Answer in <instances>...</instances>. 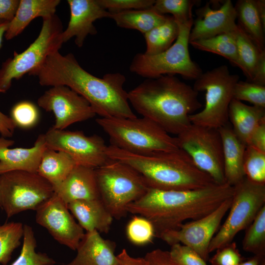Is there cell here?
I'll return each instance as SVG.
<instances>
[{
  "instance_id": "f1b7e54d",
  "label": "cell",
  "mask_w": 265,
  "mask_h": 265,
  "mask_svg": "<svg viewBox=\"0 0 265 265\" xmlns=\"http://www.w3.org/2000/svg\"><path fill=\"white\" fill-rule=\"evenodd\" d=\"M234 32L238 54V67L251 82L262 56L265 51H261L254 42L237 24Z\"/></svg>"
},
{
  "instance_id": "bcb514c9",
  "label": "cell",
  "mask_w": 265,
  "mask_h": 265,
  "mask_svg": "<svg viewBox=\"0 0 265 265\" xmlns=\"http://www.w3.org/2000/svg\"><path fill=\"white\" fill-rule=\"evenodd\" d=\"M0 93H4L0 90ZM16 126L12 119L0 111V133L4 137L13 136Z\"/></svg>"
},
{
  "instance_id": "44dd1931",
  "label": "cell",
  "mask_w": 265,
  "mask_h": 265,
  "mask_svg": "<svg viewBox=\"0 0 265 265\" xmlns=\"http://www.w3.org/2000/svg\"><path fill=\"white\" fill-rule=\"evenodd\" d=\"M55 193L67 204L76 200L100 199L95 169L76 165Z\"/></svg>"
},
{
  "instance_id": "74e56055",
  "label": "cell",
  "mask_w": 265,
  "mask_h": 265,
  "mask_svg": "<svg viewBox=\"0 0 265 265\" xmlns=\"http://www.w3.org/2000/svg\"><path fill=\"white\" fill-rule=\"evenodd\" d=\"M233 99L265 108V86L239 80L234 89Z\"/></svg>"
},
{
  "instance_id": "681fc988",
  "label": "cell",
  "mask_w": 265,
  "mask_h": 265,
  "mask_svg": "<svg viewBox=\"0 0 265 265\" xmlns=\"http://www.w3.org/2000/svg\"><path fill=\"white\" fill-rule=\"evenodd\" d=\"M257 9L262 25L265 27V0H255Z\"/></svg>"
},
{
  "instance_id": "8d00e7d4",
  "label": "cell",
  "mask_w": 265,
  "mask_h": 265,
  "mask_svg": "<svg viewBox=\"0 0 265 265\" xmlns=\"http://www.w3.org/2000/svg\"><path fill=\"white\" fill-rule=\"evenodd\" d=\"M126 234L128 239L137 245L148 244L156 236L152 223L146 218L138 215H135L128 222Z\"/></svg>"
},
{
  "instance_id": "816d5d0a",
  "label": "cell",
  "mask_w": 265,
  "mask_h": 265,
  "mask_svg": "<svg viewBox=\"0 0 265 265\" xmlns=\"http://www.w3.org/2000/svg\"><path fill=\"white\" fill-rule=\"evenodd\" d=\"M9 22L0 21V49L2 46L3 37L7 29Z\"/></svg>"
},
{
  "instance_id": "3957f363",
  "label": "cell",
  "mask_w": 265,
  "mask_h": 265,
  "mask_svg": "<svg viewBox=\"0 0 265 265\" xmlns=\"http://www.w3.org/2000/svg\"><path fill=\"white\" fill-rule=\"evenodd\" d=\"M198 93L175 76L164 75L146 79L128 92V98L142 117L178 135L191 124L189 115L202 106Z\"/></svg>"
},
{
  "instance_id": "f5cc1de1",
  "label": "cell",
  "mask_w": 265,
  "mask_h": 265,
  "mask_svg": "<svg viewBox=\"0 0 265 265\" xmlns=\"http://www.w3.org/2000/svg\"><path fill=\"white\" fill-rule=\"evenodd\" d=\"M261 265H265V261L263 262Z\"/></svg>"
},
{
  "instance_id": "60d3db41",
  "label": "cell",
  "mask_w": 265,
  "mask_h": 265,
  "mask_svg": "<svg viewBox=\"0 0 265 265\" xmlns=\"http://www.w3.org/2000/svg\"><path fill=\"white\" fill-rule=\"evenodd\" d=\"M215 251V254L209 260L211 265H238L244 260L235 242L232 241Z\"/></svg>"
},
{
  "instance_id": "7402d4cb",
  "label": "cell",
  "mask_w": 265,
  "mask_h": 265,
  "mask_svg": "<svg viewBox=\"0 0 265 265\" xmlns=\"http://www.w3.org/2000/svg\"><path fill=\"white\" fill-rule=\"evenodd\" d=\"M218 130L222 143L226 182L234 186L245 178L243 165L246 145L237 137L228 124Z\"/></svg>"
},
{
  "instance_id": "f6af8a7d",
  "label": "cell",
  "mask_w": 265,
  "mask_h": 265,
  "mask_svg": "<svg viewBox=\"0 0 265 265\" xmlns=\"http://www.w3.org/2000/svg\"><path fill=\"white\" fill-rule=\"evenodd\" d=\"M20 0H0V21L10 22L14 18Z\"/></svg>"
},
{
  "instance_id": "d6a6232c",
  "label": "cell",
  "mask_w": 265,
  "mask_h": 265,
  "mask_svg": "<svg viewBox=\"0 0 265 265\" xmlns=\"http://www.w3.org/2000/svg\"><path fill=\"white\" fill-rule=\"evenodd\" d=\"M242 248L254 255H265V205L246 229Z\"/></svg>"
},
{
  "instance_id": "d6986e66",
  "label": "cell",
  "mask_w": 265,
  "mask_h": 265,
  "mask_svg": "<svg viewBox=\"0 0 265 265\" xmlns=\"http://www.w3.org/2000/svg\"><path fill=\"white\" fill-rule=\"evenodd\" d=\"M14 144L13 140L0 137V175L15 170L37 173L42 154L47 148L44 134L39 135L31 148H9Z\"/></svg>"
},
{
  "instance_id": "c3c4849f",
  "label": "cell",
  "mask_w": 265,
  "mask_h": 265,
  "mask_svg": "<svg viewBox=\"0 0 265 265\" xmlns=\"http://www.w3.org/2000/svg\"><path fill=\"white\" fill-rule=\"evenodd\" d=\"M251 82L265 86V53L262 56Z\"/></svg>"
},
{
  "instance_id": "277c9868",
  "label": "cell",
  "mask_w": 265,
  "mask_h": 265,
  "mask_svg": "<svg viewBox=\"0 0 265 265\" xmlns=\"http://www.w3.org/2000/svg\"><path fill=\"white\" fill-rule=\"evenodd\" d=\"M108 157L123 162L137 171L149 188L160 190H189L216 184L199 170L189 156L179 148L140 154L130 153L110 145Z\"/></svg>"
},
{
  "instance_id": "ac0fdd59",
  "label": "cell",
  "mask_w": 265,
  "mask_h": 265,
  "mask_svg": "<svg viewBox=\"0 0 265 265\" xmlns=\"http://www.w3.org/2000/svg\"><path fill=\"white\" fill-rule=\"evenodd\" d=\"M189 34V42L218 34L232 33L237 29V14L234 5L226 0L218 9H212L209 2L196 11Z\"/></svg>"
},
{
  "instance_id": "f907efd6",
  "label": "cell",
  "mask_w": 265,
  "mask_h": 265,
  "mask_svg": "<svg viewBox=\"0 0 265 265\" xmlns=\"http://www.w3.org/2000/svg\"><path fill=\"white\" fill-rule=\"evenodd\" d=\"M265 255H254L247 261H243L238 265H261L262 263L265 261Z\"/></svg>"
},
{
  "instance_id": "8fae6325",
  "label": "cell",
  "mask_w": 265,
  "mask_h": 265,
  "mask_svg": "<svg viewBox=\"0 0 265 265\" xmlns=\"http://www.w3.org/2000/svg\"><path fill=\"white\" fill-rule=\"evenodd\" d=\"M265 205V185L253 183L245 177L234 186L229 212L210 242L211 253L233 241L238 233L246 229Z\"/></svg>"
},
{
  "instance_id": "8992f818",
  "label": "cell",
  "mask_w": 265,
  "mask_h": 265,
  "mask_svg": "<svg viewBox=\"0 0 265 265\" xmlns=\"http://www.w3.org/2000/svg\"><path fill=\"white\" fill-rule=\"evenodd\" d=\"M95 170L100 199L113 218L125 216L128 205L149 188L142 176L123 162L110 159Z\"/></svg>"
},
{
  "instance_id": "e0dca14e",
  "label": "cell",
  "mask_w": 265,
  "mask_h": 265,
  "mask_svg": "<svg viewBox=\"0 0 265 265\" xmlns=\"http://www.w3.org/2000/svg\"><path fill=\"white\" fill-rule=\"evenodd\" d=\"M70 18L67 28L62 33L63 43L75 37V43L81 47L88 35L97 34L93 23L97 20L110 18L111 13L103 8L98 0H68Z\"/></svg>"
},
{
  "instance_id": "7dc6e473",
  "label": "cell",
  "mask_w": 265,
  "mask_h": 265,
  "mask_svg": "<svg viewBox=\"0 0 265 265\" xmlns=\"http://www.w3.org/2000/svg\"><path fill=\"white\" fill-rule=\"evenodd\" d=\"M118 265H148L144 258H134L130 256L126 249L117 255Z\"/></svg>"
},
{
  "instance_id": "5b68a950",
  "label": "cell",
  "mask_w": 265,
  "mask_h": 265,
  "mask_svg": "<svg viewBox=\"0 0 265 265\" xmlns=\"http://www.w3.org/2000/svg\"><path fill=\"white\" fill-rule=\"evenodd\" d=\"M97 124L109 137L111 145L134 154L179 149L173 137L152 120L141 118H99Z\"/></svg>"
},
{
  "instance_id": "4fadbf2b",
  "label": "cell",
  "mask_w": 265,
  "mask_h": 265,
  "mask_svg": "<svg viewBox=\"0 0 265 265\" xmlns=\"http://www.w3.org/2000/svg\"><path fill=\"white\" fill-rule=\"evenodd\" d=\"M44 134L47 148L66 153L77 165L96 169L110 160L106 154L107 146L98 135L87 136L82 131L61 130L52 127Z\"/></svg>"
},
{
  "instance_id": "7c38bea8",
  "label": "cell",
  "mask_w": 265,
  "mask_h": 265,
  "mask_svg": "<svg viewBox=\"0 0 265 265\" xmlns=\"http://www.w3.org/2000/svg\"><path fill=\"white\" fill-rule=\"evenodd\" d=\"M179 148L218 185L226 184L221 138L217 129L191 124L176 137Z\"/></svg>"
},
{
  "instance_id": "ee69618b",
  "label": "cell",
  "mask_w": 265,
  "mask_h": 265,
  "mask_svg": "<svg viewBox=\"0 0 265 265\" xmlns=\"http://www.w3.org/2000/svg\"><path fill=\"white\" fill-rule=\"evenodd\" d=\"M246 146H251L265 153V120L262 121L254 130Z\"/></svg>"
},
{
  "instance_id": "7a4b0ae2",
  "label": "cell",
  "mask_w": 265,
  "mask_h": 265,
  "mask_svg": "<svg viewBox=\"0 0 265 265\" xmlns=\"http://www.w3.org/2000/svg\"><path fill=\"white\" fill-rule=\"evenodd\" d=\"M234 186L214 184L189 190L148 189L139 199L127 207L128 212L143 216L153 225L156 236L178 230L188 219H199L231 197Z\"/></svg>"
},
{
  "instance_id": "7bdbcfd3",
  "label": "cell",
  "mask_w": 265,
  "mask_h": 265,
  "mask_svg": "<svg viewBox=\"0 0 265 265\" xmlns=\"http://www.w3.org/2000/svg\"><path fill=\"white\" fill-rule=\"evenodd\" d=\"M144 258L148 265H178L172 260L169 251L160 249L147 253Z\"/></svg>"
},
{
  "instance_id": "4dcf8cb0",
  "label": "cell",
  "mask_w": 265,
  "mask_h": 265,
  "mask_svg": "<svg viewBox=\"0 0 265 265\" xmlns=\"http://www.w3.org/2000/svg\"><path fill=\"white\" fill-rule=\"evenodd\" d=\"M232 33H222L189 42L194 48L221 55L235 66L238 67L235 38Z\"/></svg>"
},
{
  "instance_id": "484cf974",
  "label": "cell",
  "mask_w": 265,
  "mask_h": 265,
  "mask_svg": "<svg viewBox=\"0 0 265 265\" xmlns=\"http://www.w3.org/2000/svg\"><path fill=\"white\" fill-rule=\"evenodd\" d=\"M76 165L74 160L66 153L47 148L42 154L37 173L50 183L55 192Z\"/></svg>"
},
{
  "instance_id": "ffe728a7",
  "label": "cell",
  "mask_w": 265,
  "mask_h": 265,
  "mask_svg": "<svg viewBox=\"0 0 265 265\" xmlns=\"http://www.w3.org/2000/svg\"><path fill=\"white\" fill-rule=\"evenodd\" d=\"M114 242L103 238L96 230L86 232L67 265H118Z\"/></svg>"
},
{
  "instance_id": "83f0119b",
  "label": "cell",
  "mask_w": 265,
  "mask_h": 265,
  "mask_svg": "<svg viewBox=\"0 0 265 265\" xmlns=\"http://www.w3.org/2000/svg\"><path fill=\"white\" fill-rule=\"evenodd\" d=\"M167 16L150 8L111 13L110 18L120 27L135 29L144 34L163 23Z\"/></svg>"
},
{
  "instance_id": "cb8c5ba5",
  "label": "cell",
  "mask_w": 265,
  "mask_h": 265,
  "mask_svg": "<svg viewBox=\"0 0 265 265\" xmlns=\"http://www.w3.org/2000/svg\"><path fill=\"white\" fill-rule=\"evenodd\" d=\"M60 2V0H20L4 37L7 40H11L21 33L36 18L44 19L53 16Z\"/></svg>"
},
{
  "instance_id": "52a82bcc",
  "label": "cell",
  "mask_w": 265,
  "mask_h": 265,
  "mask_svg": "<svg viewBox=\"0 0 265 265\" xmlns=\"http://www.w3.org/2000/svg\"><path fill=\"white\" fill-rule=\"evenodd\" d=\"M193 21L178 24L179 34L174 43L166 50L153 55L136 53L130 64V71L146 79L178 74L196 80L203 73L190 56L189 34Z\"/></svg>"
},
{
  "instance_id": "e575fe53",
  "label": "cell",
  "mask_w": 265,
  "mask_h": 265,
  "mask_svg": "<svg viewBox=\"0 0 265 265\" xmlns=\"http://www.w3.org/2000/svg\"><path fill=\"white\" fill-rule=\"evenodd\" d=\"M197 0H156L151 7L158 13L170 14L178 24L193 21L192 8Z\"/></svg>"
},
{
  "instance_id": "2e32d148",
  "label": "cell",
  "mask_w": 265,
  "mask_h": 265,
  "mask_svg": "<svg viewBox=\"0 0 265 265\" xmlns=\"http://www.w3.org/2000/svg\"><path fill=\"white\" fill-rule=\"evenodd\" d=\"M36 211L37 223L46 228L60 244L77 250L84 236V230L75 220L67 204L56 193Z\"/></svg>"
},
{
  "instance_id": "1f68e13d",
  "label": "cell",
  "mask_w": 265,
  "mask_h": 265,
  "mask_svg": "<svg viewBox=\"0 0 265 265\" xmlns=\"http://www.w3.org/2000/svg\"><path fill=\"white\" fill-rule=\"evenodd\" d=\"M22 248L18 258L11 265H53L55 261L46 253L36 252V240L32 227L24 225Z\"/></svg>"
},
{
  "instance_id": "ab89813d",
  "label": "cell",
  "mask_w": 265,
  "mask_h": 265,
  "mask_svg": "<svg viewBox=\"0 0 265 265\" xmlns=\"http://www.w3.org/2000/svg\"><path fill=\"white\" fill-rule=\"evenodd\" d=\"M169 251L172 260L178 265H208L193 249L181 243L171 246Z\"/></svg>"
},
{
  "instance_id": "d4e9b609",
  "label": "cell",
  "mask_w": 265,
  "mask_h": 265,
  "mask_svg": "<svg viewBox=\"0 0 265 265\" xmlns=\"http://www.w3.org/2000/svg\"><path fill=\"white\" fill-rule=\"evenodd\" d=\"M229 120L236 135L247 145L254 130L265 120V108L248 106L233 99L229 106Z\"/></svg>"
},
{
  "instance_id": "603a6c76",
  "label": "cell",
  "mask_w": 265,
  "mask_h": 265,
  "mask_svg": "<svg viewBox=\"0 0 265 265\" xmlns=\"http://www.w3.org/2000/svg\"><path fill=\"white\" fill-rule=\"evenodd\" d=\"M72 214L86 232L107 233L113 217L101 199L76 200L67 204Z\"/></svg>"
},
{
  "instance_id": "b9f144b4",
  "label": "cell",
  "mask_w": 265,
  "mask_h": 265,
  "mask_svg": "<svg viewBox=\"0 0 265 265\" xmlns=\"http://www.w3.org/2000/svg\"><path fill=\"white\" fill-rule=\"evenodd\" d=\"M100 5L110 13L151 8L155 0H98Z\"/></svg>"
},
{
  "instance_id": "f546056e",
  "label": "cell",
  "mask_w": 265,
  "mask_h": 265,
  "mask_svg": "<svg viewBox=\"0 0 265 265\" xmlns=\"http://www.w3.org/2000/svg\"><path fill=\"white\" fill-rule=\"evenodd\" d=\"M179 34V26L172 16H168L161 24L144 35L146 54L153 55L168 49L176 41Z\"/></svg>"
},
{
  "instance_id": "5bb4252c",
  "label": "cell",
  "mask_w": 265,
  "mask_h": 265,
  "mask_svg": "<svg viewBox=\"0 0 265 265\" xmlns=\"http://www.w3.org/2000/svg\"><path fill=\"white\" fill-rule=\"evenodd\" d=\"M232 198V196L226 200L208 214L184 223L178 230L164 232L159 238L171 246L182 243L189 247L206 262L209 259L210 242L230 209Z\"/></svg>"
},
{
  "instance_id": "30bf717a",
  "label": "cell",
  "mask_w": 265,
  "mask_h": 265,
  "mask_svg": "<svg viewBox=\"0 0 265 265\" xmlns=\"http://www.w3.org/2000/svg\"><path fill=\"white\" fill-rule=\"evenodd\" d=\"M54 193L50 183L37 173L15 170L0 175V208L8 218L36 211Z\"/></svg>"
},
{
  "instance_id": "6da1fadb",
  "label": "cell",
  "mask_w": 265,
  "mask_h": 265,
  "mask_svg": "<svg viewBox=\"0 0 265 265\" xmlns=\"http://www.w3.org/2000/svg\"><path fill=\"white\" fill-rule=\"evenodd\" d=\"M28 75L37 77L42 86L69 87L86 100L101 117H136L123 87L125 76L109 73L102 78L96 77L84 70L72 53L63 55L55 52Z\"/></svg>"
},
{
  "instance_id": "9c48e42d",
  "label": "cell",
  "mask_w": 265,
  "mask_h": 265,
  "mask_svg": "<svg viewBox=\"0 0 265 265\" xmlns=\"http://www.w3.org/2000/svg\"><path fill=\"white\" fill-rule=\"evenodd\" d=\"M62 22L54 15L43 19L38 36L24 51L14 52L12 57L2 62L0 68V90L5 93L13 80H19L40 65L51 53L59 51L63 44Z\"/></svg>"
},
{
  "instance_id": "836d02e7",
  "label": "cell",
  "mask_w": 265,
  "mask_h": 265,
  "mask_svg": "<svg viewBox=\"0 0 265 265\" xmlns=\"http://www.w3.org/2000/svg\"><path fill=\"white\" fill-rule=\"evenodd\" d=\"M24 224L10 222L0 225V264L6 265L13 252L21 244L23 238Z\"/></svg>"
},
{
  "instance_id": "9a60e30c",
  "label": "cell",
  "mask_w": 265,
  "mask_h": 265,
  "mask_svg": "<svg viewBox=\"0 0 265 265\" xmlns=\"http://www.w3.org/2000/svg\"><path fill=\"white\" fill-rule=\"evenodd\" d=\"M38 105L55 116L54 129L65 130L69 126L86 121L96 114L81 96L64 85L52 86L40 96Z\"/></svg>"
},
{
  "instance_id": "4316f807",
  "label": "cell",
  "mask_w": 265,
  "mask_h": 265,
  "mask_svg": "<svg viewBox=\"0 0 265 265\" xmlns=\"http://www.w3.org/2000/svg\"><path fill=\"white\" fill-rule=\"evenodd\" d=\"M235 8L238 25L261 51H265V27L258 13L255 0H238Z\"/></svg>"
},
{
  "instance_id": "f35d334b",
  "label": "cell",
  "mask_w": 265,
  "mask_h": 265,
  "mask_svg": "<svg viewBox=\"0 0 265 265\" xmlns=\"http://www.w3.org/2000/svg\"><path fill=\"white\" fill-rule=\"evenodd\" d=\"M39 117L38 109L35 105L28 101L16 104L11 110V117L16 127L29 129L34 126Z\"/></svg>"
},
{
  "instance_id": "d590c367",
  "label": "cell",
  "mask_w": 265,
  "mask_h": 265,
  "mask_svg": "<svg viewBox=\"0 0 265 265\" xmlns=\"http://www.w3.org/2000/svg\"><path fill=\"white\" fill-rule=\"evenodd\" d=\"M245 177L251 182L265 185V153L246 146L244 159Z\"/></svg>"
},
{
  "instance_id": "ba28073f",
  "label": "cell",
  "mask_w": 265,
  "mask_h": 265,
  "mask_svg": "<svg viewBox=\"0 0 265 265\" xmlns=\"http://www.w3.org/2000/svg\"><path fill=\"white\" fill-rule=\"evenodd\" d=\"M239 80L226 65L203 73L193 88L197 92H205V105L201 111L189 115L191 123L217 129L227 124L234 89Z\"/></svg>"
}]
</instances>
